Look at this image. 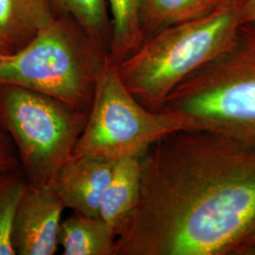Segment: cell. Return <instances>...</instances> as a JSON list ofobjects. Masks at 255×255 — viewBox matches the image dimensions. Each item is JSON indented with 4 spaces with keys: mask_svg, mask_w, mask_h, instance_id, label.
Listing matches in <instances>:
<instances>
[{
    "mask_svg": "<svg viewBox=\"0 0 255 255\" xmlns=\"http://www.w3.org/2000/svg\"><path fill=\"white\" fill-rule=\"evenodd\" d=\"M115 255H237L255 231V148L208 130L162 137Z\"/></svg>",
    "mask_w": 255,
    "mask_h": 255,
    "instance_id": "6da1fadb",
    "label": "cell"
},
{
    "mask_svg": "<svg viewBox=\"0 0 255 255\" xmlns=\"http://www.w3.org/2000/svg\"><path fill=\"white\" fill-rule=\"evenodd\" d=\"M245 0H223L208 14L146 37L116 65L120 80L144 107L160 111L168 95L188 76L223 54L243 25Z\"/></svg>",
    "mask_w": 255,
    "mask_h": 255,
    "instance_id": "7a4b0ae2",
    "label": "cell"
},
{
    "mask_svg": "<svg viewBox=\"0 0 255 255\" xmlns=\"http://www.w3.org/2000/svg\"><path fill=\"white\" fill-rule=\"evenodd\" d=\"M160 111L255 148V24H243L230 48L182 81Z\"/></svg>",
    "mask_w": 255,
    "mask_h": 255,
    "instance_id": "3957f363",
    "label": "cell"
},
{
    "mask_svg": "<svg viewBox=\"0 0 255 255\" xmlns=\"http://www.w3.org/2000/svg\"><path fill=\"white\" fill-rule=\"evenodd\" d=\"M108 55L82 32L54 18L26 46L0 55V84L38 92L90 111Z\"/></svg>",
    "mask_w": 255,
    "mask_h": 255,
    "instance_id": "277c9868",
    "label": "cell"
},
{
    "mask_svg": "<svg viewBox=\"0 0 255 255\" xmlns=\"http://www.w3.org/2000/svg\"><path fill=\"white\" fill-rule=\"evenodd\" d=\"M89 111L26 88L0 84V127L9 135L27 184L51 185L73 154Z\"/></svg>",
    "mask_w": 255,
    "mask_h": 255,
    "instance_id": "5b68a950",
    "label": "cell"
},
{
    "mask_svg": "<svg viewBox=\"0 0 255 255\" xmlns=\"http://www.w3.org/2000/svg\"><path fill=\"white\" fill-rule=\"evenodd\" d=\"M180 130H203L201 124L177 112L151 111L128 90L108 59L101 71L89 117L74 156L116 162L140 157L162 137Z\"/></svg>",
    "mask_w": 255,
    "mask_h": 255,
    "instance_id": "8992f818",
    "label": "cell"
},
{
    "mask_svg": "<svg viewBox=\"0 0 255 255\" xmlns=\"http://www.w3.org/2000/svg\"><path fill=\"white\" fill-rule=\"evenodd\" d=\"M64 209L52 185L33 187L27 184L13 226L12 244L16 255H55Z\"/></svg>",
    "mask_w": 255,
    "mask_h": 255,
    "instance_id": "52a82bcc",
    "label": "cell"
},
{
    "mask_svg": "<svg viewBox=\"0 0 255 255\" xmlns=\"http://www.w3.org/2000/svg\"><path fill=\"white\" fill-rule=\"evenodd\" d=\"M115 162L72 155L55 177L52 186L65 208L87 217H99L101 198Z\"/></svg>",
    "mask_w": 255,
    "mask_h": 255,
    "instance_id": "ba28073f",
    "label": "cell"
},
{
    "mask_svg": "<svg viewBox=\"0 0 255 255\" xmlns=\"http://www.w3.org/2000/svg\"><path fill=\"white\" fill-rule=\"evenodd\" d=\"M55 17L48 0H0V52L26 46Z\"/></svg>",
    "mask_w": 255,
    "mask_h": 255,
    "instance_id": "9c48e42d",
    "label": "cell"
},
{
    "mask_svg": "<svg viewBox=\"0 0 255 255\" xmlns=\"http://www.w3.org/2000/svg\"><path fill=\"white\" fill-rule=\"evenodd\" d=\"M141 181L138 156H127L115 162L110 181L101 198V217L117 236L136 204Z\"/></svg>",
    "mask_w": 255,
    "mask_h": 255,
    "instance_id": "30bf717a",
    "label": "cell"
},
{
    "mask_svg": "<svg viewBox=\"0 0 255 255\" xmlns=\"http://www.w3.org/2000/svg\"><path fill=\"white\" fill-rule=\"evenodd\" d=\"M117 237L101 217L73 213L61 222L58 244L64 255H115Z\"/></svg>",
    "mask_w": 255,
    "mask_h": 255,
    "instance_id": "8fae6325",
    "label": "cell"
},
{
    "mask_svg": "<svg viewBox=\"0 0 255 255\" xmlns=\"http://www.w3.org/2000/svg\"><path fill=\"white\" fill-rule=\"evenodd\" d=\"M113 30L108 59L115 66L135 52L145 40L142 27L143 0H107Z\"/></svg>",
    "mask_w": 255,
    "mask_h": 255,
    "instance_id": "7c38bea8",
    "label": "cell"
},
{
    "mask_svg": "<svg viewBox=\"0 0 255 255\" xmlns=\"http://www.w3.org/2000/svg\"><path fill=\"white\" fill-rule=\"evenodd\" d=\"M223 0H143L145 39L165 27L208 14Z\"/></svg>",
    "mask_w": 255,
    "mask_h": 255,
    "instance_id": "4fadbf2b",
    "label": "cell"
},
{
    "mask_svg": "<svg viewBox=\"0 0 255 255\" xmlns=\"http://www.w3.org/2000/svg\"><path fill=\"white\" fill-rule=\"evenodd\" d=\"M27 186L21 167L0 173V255H15L12 244L14 221Z\"/></svg>",
    "mask_w": 255,
    "mask_h": 255,
    "instance_id": "5bb4252c",
    "label": "cell"
},
{
    "mask_svg": "<svg viewBox=\"0 0 255 255\" xmlns=\"http://www.w3.org/2000/svg\"><path fill=\"white\" fill-rule=\"evenodd\" d=\"M70 14L82 32L103 52L108 55L107 0H55Z\"/></svg>",
    "mask_w": 255,
    "mask_h": 255,
    "instance_id": "9a60e30c",
    "label": "cell"
},
{
    "mask_svg": "<svg viewBox=\"0 0 255 255\" xmlns=\"http://www.w3.org/2000/svg\"><path fill=\"white\" fill-rule=\"evenodd\" d=\"M20 167L18 156L9 135L0 127V173Z\"/></svg>",
    "mask_w": 255,
    "mask_h": 255,
    "instance_id": "2e32d148",
    "label": "cell"
},
{
    "mask_svg": "<svg viewBox=\"0 0 255 255\" xmlns=\"http://www.w3.org/2000/svg\"><path fill=\"white\" fill-rule=\"evenodd\" d=\"M242 24H255V0H245L241 10Z\"/></svg>",
    "mask_w": 255,
    "mask_h": 255,
    "instance_id": "e0dca14e",
    "label": "cell"
},
{
    "mask_svg": "<svg viewBox=\"0 0 255 255\" xmlns=\"http://www.w3.org/2000/svg\"><path fill=\"white\" fill-rule=\"evenodd\" d=\"M237 255H255V231L239 247Z\"/></svg>",
    "mask_w": 255,
    "mask_h": 255,
    "instance_id": "ac0fdd59",
    "label": "cell"
},
{
    "mask_svg": "<svg viewBox=\"0 0 255 255\" xmlns=\"http://www.w3.org/2000/svg\"><path fill=\"white\" fill-rule=\"evenodd\" d=\"M0 55H2V54H1V52H0Z\"/></svg>",
    "mask_w": 255,
    "mask_h": 255,
    "instance_id": "d6986e66",
    "label": "cell"
}]
</instances>
